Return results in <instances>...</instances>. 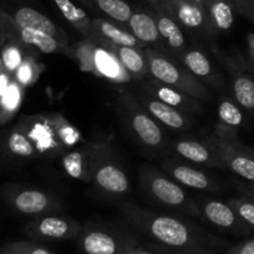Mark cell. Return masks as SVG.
I'll list each match as a JSON object with an SVG mask.
<instances>
[{
    "instance_id": "20",
    "label": "cell",
    "mask_w": 254,
    "mask_h": 254,
    "mask_svg": "<svg viewBox=\"0 0 254 254\" xmlns=\"http://www.w3.org/2000/svg\"><path fill=\"white\" fill-rule=\"evenodd\" d=\"M179 61L207 87H211V88H223L225 87V78L213 67L212 62L208 59L207 55L203 54L201 50H185L179 57Z\"/></svg>"
},
{
    "instance_id": "27",
    "label": "cell",
    "mask_w": 254,
    "mask_h": 254,
    "mask_svg": "<svg viewBox=\"0 0 254 254\" xmlns=\"http://www.w3.org/2000/svg\"><path fill=\"white\" fill-rule=\"evenodd\" d=\"M111 51L116 54L121 64H123L124 68L129 72L133 79L143 81L149 74V64L146 60L145 49H136V47L128 46H117V45H111L107 46Z\"/></svg>"
},
{
    "instance_id": "14",
    "label": "cell",
    "mask_w": 254,
    "mask_h": 254,
    "mask_svg": "<svg viewBox=\"0 0 254 254\" xmlns=\"http://www.w3.org/2000/svg\"><path fill=\"white\" fill-rule=\"evenodd\" d=\"M92 183L107 196L119 197L130 191V183L124 169L112 159L111 151L99 160L94 169Z\"/></svg>"
},
{
    "instance_id": "28",
    "label": "cell",
    "mask_w": 254,
    "mask_h": 254,
    "mask_svg": "<svg viewBox=\"0 0 254 254\" xmlns=\"http://www.w3.org/2000/svg\"><path fill=\"white\" fill-rule=\"evenodd\" d=\"M202 2L216 34L220 35L232 29L236 12H238L236 0H203Z\"/></svg>"
},
{
    "instance_id": "18",
    "label": "cell",
    "mask_w": 254,
    "mask_h": 254,
    "mask_svg": "<svg viewBox=\"0 0 254 254\" xmlns=\"http://www.w3.org/2000/svg\"><path fill=\"white\" fill-rule=\"evenodd\" d=\"M141 89H143V92H146L155 98L160 99L164 103L169 104V106L174 107V108L179 109L184 113L190 114V116L198 114L203 111L202 102L179 91V89L161 83L151 76L143 79Z\"/></svg>"
},
{
    "instance_id": "13",
    "label": "cell",
    "mask_w": 254,
    "mask_h": 254,
    "mask_svg": "<svg viewBox=\"0 0 254 254\" xmlns=\"http://www.w3.org/2000/svg\"><path fill=\"white\" fill-rule=\"evenodd\" d=\"M200 207L201 216L215 227L236 236H247L253 231L240 216L232 206L217 198L200 197L196 200Z\"/></svg>"
},
{
    "instance_id": "7",
    "label": "cell",
    "mask_w": 254,
    "mask_h": 254,
    "mask_svg": "<svg viewBox=\"0 0 254 254\" xmlns=\"http://www.w3.org/2000/svg\"><path fill=\"white\" fill-rule=\"evenodd\" d=\"M16 126L26 133L40 158H55L67 153L57 133L54 114L24 116L19 119Z\"/></svg>"
},
{
    "instance_id": "4",
    "label": "cell",
    "mask_w": 254,
    "mask_h": 254,
    "mask_svg": "<svg viewBox=\"0 0 254 254\" xmlns=\"http://www.w3.org/2000/svg\"><path fill=\"white\" fill-rule=\"evenodd\" d=\"M118 103L127 127L141 145L158 151L166 148L161 126L146 112L138 96L123 91L119 93Z\"/></svg>"
},
{
    "instance_id": "26",
    "label": "cell",
    "mask_w": 254,
    "mask_h": 254,
    "mask_svg": "<svg viewBox=\"0 0 254 254\" xmlns=\"http://www.w3.org/2000/svg\"><path fill=\"white\" fill-rule=\"evenodd\" d=\"M126 26L145 46L154 47V49H156L158 45L163 46L154 12L134 11Z\"/></svg>"
},
{
    "instance_id": "39",
    "label": "cell",
    "mask_w": 254,
    "mask_h": 254,
    "mask_svg": "<svg viewBox=\"0 0 254 254\" xmlns=\"http://www.w3.org/2000/svg\"><path fill=\"white\" fill-rule=\"evenodd\" d=\"M225 254H254V237L227 248Z\"/></svg>"
},
{
    "instance_id": "10",
    "label": "cell",
    "mask_w": 254,
    "mask_h": 254,
    "mask_svg": "<svg viewBox=\"0 0 254 254\" xmlns=\"http://www.w3.org/2000/svg\"><path fill=\"white\" fill-rule=\"evenodd\" d=\"M83 226L64 213L34 217L24 226V233L36 242H55V241L74 240L81 233Z\"/></svg>"
},
{
    "instance_id": "32",
    "label": "cell",
    "mask_w": 254,
    "mask_h": 254,
    "mask_svg": "<svg viewBox=\"0 0 254 254\" xmlns=\"http://www.w3.org/2000/svg\"><path fill=\"white\" fill-rule=\"evenodd\" d=\"M62 16L71 24L73 29L81 32L86 40L92 36V17L72 0H54Z\"/></svg>"
},
{
    "instance_id": "12",
    "label": "cell",
    "mask_w": 254,
    "mask_h": 254,
    "mask_svg": "<svg viewBox=\"0 0 254 254\" xmlns=\"http://www.w3.org/2000/svg\"><path fill=\"white\" fill-rule=\"evenodd\" d=\"M208 139L217 149L223 169H228L243 180L254 184V150L238 140H227L215 135Z\"/></svg>"
},
{
    "instance_id": "17",
    "label": "cell",
    "mask_w": 254,
    "mask_h": 254,
    "mask_svg": "<svg viewBox=\"0 0 254 254\" xmlns=\"http://www.w3.org/2000/svg\"><path fill=\"white\" fill-rule=\"evenodd\" d=\"M163 169L180 185L203 192H217L220 185L208 174L188 163H181L176 159H166Z\"/></svg>"
},
{
    "instance_id": "29",
    "label": "cell",
    "mask_w": 254,
    "mask_h": 254,
    "mask_svg": "<svg viewBox=\"0 0 254 254\" xmlns=\"http://www.w3.org/2000/svg\"><path fill=\"white\" fill-rule=\"evenodd\" d=\"M231 72L233 98L241 108L254 116V71L233 69Z\"/></svg>"
},
{
    "instance_id": "33",
    "label": "cell",
    "mask_w": 254,
    "mask_h": 254,
    "mask_svg": "<svg viewBox=\"0 0 254 254\" xmlns=\"http://www.w3.org/2000/svg\"><path fill=\"white\" fill-rule=\"evenodd\" d=\"M31 51H36V50L26 49L14 40H6L5 45L0 50V60H1L5 69L12 76V78H14L15 71L24 61L25 56Z\"/></svg>"
},
{
    "instance_id": "47",
    "label": "cell",
    "mask_w": 254,
    "mask_h": 254,
    "mask_svg": "<svg viewBox=\"0 0 254 254\" xmlns=\"http://www.w3.org/2000/svg\"><path fill=\"white\" fill-rule=\"evenodd\" d=\"M201 1H203V0H201Z\"/></svg>"
},
{
    "instance_id": "8",
    "label": "cell",
    "mask_w": 254,
    "mask_h": 254,
    "mask_svg": "<svg viewBox=\"0 0 254 254\" xmlns=\"http://www.w3.org/2000/svg\"><path fill=\"white\" fill-rule=\"evenodd\" d=\"M156 7L170 15L185 31L205 37L217 36L201 0H161Z\"/></svg>"
},
{
    "instance_id": "1",
    "label": "cell",
    "mask_w": 254,
    "mask_h": 254,
    "mask_svg": "<svg viewBox=\"0 0 254 254\" xmlns=\"http://www.w3.org/2000/svg\"><path fill=\"white\" fill-rule=\"evenodd\" d=\"M122 215L138 231L156 243L202 254H218L227 250L225 240L179 216L155 212L130 202L119 203Z\"/></svg>"
},
{
    "instance_id": "40",
    "label": "cell",
    "mask_w": 254,
    "mask_h": 254,
    "mask_svg": "<svg viewBox=\"0 0 254 254\" xmlns=\"http://www.w3.org/2000/svg\"><path fill=\"white\" fill-rule=\"evenodd\" d=\"M238 14L254 22V0H236Z\"/></svg>"
},
{
    "instance_id": "35",
    "label": "cell",
    "mask_w": 254,
    "mask_h": 254,
    "mask_svg": "<svg viewBox=\"0 0 254 254\" xmlns=\"http://www.w3.org/2000/svg\"><path fill=\"white\" fill-rule=\"evenodd\" d=\"M54 118L55 123H56L57 133H59V136L61 139L62 144H64V149L68 151L71 149L76 148V145H78L79 141L82 140L81 131L73 124L69 123L64 117L60 116V114H54Z\"/></svg>"
},
{
    "instance_id": "24",
    "label": "cell",
    "mask_w": 254,
    "mask_h": 254,
    "mask_svg": "<svg viewBox=\"0 0 254 254\" xmlns=\"http://www.w3.org/2000/svg\"><path fill=\"white\" fill-rule=\"evenodd\" d=\"M94 76L118 84L128 83L133 79L116 54L101 45H96L94 50Z\"/></svg>"
},
{
    "instance_id": "19",
    "label": "cell",
    "mask_w": 254,
    "mask_h": 254,
    "mask_svg": "<svg viewBox=\"0 0 254 254\" xmlns=\"http://www.w3.org/2000/svg\"><path fill=\"white\" fill-rule=\"evenodd\" d=\"M89 41L101 46H128L136 49H146L148 46L139 41L127 27L119 26L118 22H114L103 17L92 19V36Z\"/></svg>"
},
{
    "instance_id": "34",
    "label": "cell",
    "mask_w": 254,
    "mask_h": 254,
    "mask_svg": "<svg viewBox=\"0 0 254 254\" xmlns=\"http://www.w3.org/2000/svg\"><path fill=\"white\" fill-rule=\"evenodd\" d=\"M35 52L37 51H31L25 56L24 61L14 73L15 81L21 84L25 89L36 83L42 71V64L37 61Z\"/></svg>"
},
{
    "instance_id": "23",
    "label": "cell",
    "mask_w": 254,
    "mask_h": 254,
    "mask_svg": "<svg viewBox=\"0 0 254 254\" xmlns=\"http://www.w3.org/2000/svg\"><path fill=\"white\" fill-rule=\"evenodd\" d=\"M245 116L236 101L221 99L217 109V124L213 135L227 140H238V130L243 126Z\"/></svg>"
},
{
    "instance_id": "25",
    "label": "cell",
    "mask_w": 254,
    "mask_h": 254,
    "mask_svg": "<svg viewBox=\"0 0 254 254\" xmlns=\"http://www.w3.org/2000/svg\"><path fill=\"white\" fill-rule=\"evenodd\" d=\"M1 146L5 155L11 160L31 161L40 158L32 141L16 124L5 133Z\"/></svg>"
},
{
    "instance_id": "5",
    "label": "cell",
    "mask_w": 254,
    "mask_h": 254,
    "mask_svg": "<svg viewBox=\"0 0 254 254\" xmlns=\"http://www.w3.org/2000/svg\"><path fill=\"white\" fill-rule=\"evenodd\" d=\"M2 197L15 212L32 218L49 213H62L66 210V203L61 197L30 186L5 185Z\"/></svg>"
},
{
    "instance_id": "2",
    "label": "cell",
    "mask_w": 254,
    "mask_h": 254,
    "mask_svg": "<svg viewBox=\"0 0 254 254\" xmlns=\"http://www.w3.org/2000/svg\"><path fill=\"white\" fill-rule=\"evenodd\" d=\"M141 190L156 205L191 217H202L200 207L183 185L154 166L144 165L139 171Z\"/></svg>"
},
{
    "instance_id": "37",
    "label": "cell",
    "mask_w": 254,
    "mask_h": 254,
    "mask_svg": "<svg viewBox=\"0 0 254 254\" xmlns=\"http://www.w3.org/2000/svg\"><path fill=\"white\" fill-rule=\"evenodd\" d=\"M0 254H55L36 241H14L0 247Z\"/></svg>"
},
{
    "instance_id": "22",
    "label": "cell",
    "mask_w": 254,
    "mask_h": 254,
    "mask_svg": "<svg viewBox=\"0 0 254 254\" xmlns=\"http://www.w3.org/2000/svg\"><path fill=\"white\" fill-rule=\"evenodd\" d=\"M153 12L156 22H158L163 46L166 49L165 54L179 60L181 54L189 49L188 42H186L185 30L170 15H168L159 7H153Z\"/></svg>"
},
{
    "instance_id": "41",
    "label": "cell",
    "mask_w": 254,
    "mask_h": 254,
    "mask_svg": "<svg viewBox=\"0 0 254 254\" xmlns=\"http://www.w3.org/2000/svg\"><path fill=\"white\" fill-rule=\"evenodd\" d=\"M148 247L150 248L155 254H202V253H196V252H189V251H181V250H175V248L166 247V246L160 245V243H150L148 245Z\"/></svg>"
},
{
    "instance_id": "38",
    "label": "cell",
    "mask_w": 254,
    "mask_h": 254,
    "mask_svg": "<svg viewBox=\"0 0 254 254\" xmlns=\"http://www.w3.org/2000/svg\"><path fill=\"white\" fill-rule=\"evenodd\" d=\"M227 202L232 206L237 215L254 230V201L242 195L238 197L228 198Z\"/></svg>"
},
{
    "instance_id": "21",
    "label": "cell",
    "mask_w": 254,
    "mask_h": 254,
    "mask_svg": "<svg viewBox=\"0 0 254 254\" xmlns=\"http://www.w3.org/2000/svg\"><path fill=\"white\" fill-rule=\"evenodd\" d=\"M7 12H9L20 25H22V26L31 27V29L45 32V34L50 35V36H52L54 39H56L57 41H60L61 44L69 46L68 36L66 35V32H64L59 25L55 24L49 16L42 14L39 10L34 9V7L31 6H24V5H21V6L12 7V9H10Z\"/></svg>"
},
{
    "instance_id": "3",
    "label": "cell",
    "mask_w": 254,
    "mask_h": 254,
    "mask_svg": "<svg viewBox=\"0 0 254 254\" xmlns=\"http://www.w3.org/2000/svg\"><path fill=\"white\" fill-rule=\"evenodd\" d=\"M149 64V74L161 83L179 89L201 102H210V87L193 76L178 59L154 47L144 50Z\"/></svg>"
},
{
    "instance_id": "44",
    "label": "cell",
    "mask_w": 254,
    "mask_h": 254,
    "mask_svg": "<svg viewBox=\"0 0 254 254\" xmlns=\"http://www.w3.org/2000/svg\"><path fill=\"white\" fill-rule=\"evenodd\" d=\"M238 190L242 192V195L247 196L248 198L254 201V184L252 183H242V181H238L237 183Z\"/></svg>"
},
{
    "instance_id": "43",
    "label": "cell",
    "mask_w": 254,
    "mask_h": 254,
    "mask_svg": "<svg viewBox=\"0 0 254 254\" xmlns=\"http://www.w3.org/2000/svg\"><path fill=\"white\" fill-rule=\"evenodd\" d=\"M123 254H155L149 247H144V246L139 245L138 241H135L134 243H131L128 248L126 250V252Z\"/></svg>"
},
{
    "instance_id": "9",
    "label": "cell",
    "mask_w": 254,
    "mask_h": 254,
    "mask_svg": "<svg viewBox=\"0 0 254 254\" xmlns=\"http://www.w3.org/2000/svg\"><path fill=\"white\" fill-rule=\"evenodd\" d=\"M76 240L84 254H123L138 241L129 233L94 225H84Z\"/></svg>"
},
{
    "instance_id": "42",
    "label": "cell",
    "mask_w": 254,
    "mask_h": 254,
    "mask_svg": "<svg viewBox=\"0 0 254 254\" xmlns=\"http://www.w3.org/2000/svg\"><path fill=\"white\" fill-rule=\"evenodd\" d=\"M12 79H14L12 78V76L6 71V69H5L1 60H0V94L7 88V86H9L10 82H11Z\"/></svg>"
},
{
    "instance_id": "6",
    "label": "cell",
    "mask_w": 254,
    "mask_h": 254,
    "mask_svg": "<svg viewBox=\"0 0 254 254\" xmlns=\"http://www.w3.org/2000/svg\"><path fill=\"white\" fill-rule=\"evenodd\" d=\"M0 31L6 40H14L26 49L42 54H61L71 57L72 47L66 46L50 35L20 25L11 15L0 7Z\"/></svg>"
},
{
    "instance_id": "11",
    "label": "cell",
    "mask_w": 254,
    "mask_h": 254,
    "mask_svg": "<svg viewBox=\"0 0 254 254\" xmlns=\"http://www.w3.org/2000/svg\"><path fill=\"white\" fill-rule=\"evenodd\" d=\"M108 151H111L108 140L89 141L64 153L62 155V169L67 176L74 180L91 183L97 164Z\"/></svg>"
},
{
    "instance_id": "15",
    "label": "cell",
    "mask_w": 254,
    "mask_h": 254,
    "mask_svg": "<svg viewBox=\"0 0 254 254\" xmlns=\"http://www.w3.org/2000/svg\"><path fill=\"white\" fill-rule=\"evenodd\" d=\"M138 98L146 112L160 126H164L170 130L188 131L195 126V119L192 118V116L164 103L160 99L155 98L146 92H143L140 96H138Z\"/></svg>"
},
{
    "instance_id": "46",
    "label": "cell",
    "mask_w": 254,
    "mask_h": 254,
    "mask_svg": "<svg viewBox=\"0 0 254 254\" xmlns=\"http://www.w3.org/2000/svg\"><path fill=\"white\" fill-rule=\"evenodd\" d=\"M160 1L161 0H148V2L151 5V7H156L160 4Z\"/></svg>"
},
{
    "instance_id": "45",
    "label": "cell",
    "mask_w": 254,
    "mask_h": 254,
    "mask_svg": "<svg viewBox=\"0 0 254 254\" xmlns=\"http://www.w3.org/2000/svg\"><path fill=\"white\" fill-rule=\"evenodd\" d=\"M5 42H6V37H5L4 35H2V32L0 31V50H1V47L4 46Z\"/></svg>"
},
{
    "instance_id": "31",
    "label": "cell",
    "mask_w": 254,
    "mask_h": 254,
    "mask_svg": "<svg viewBox=\"0 0 254 254\" xmlns=\"http://www.w3.org/2000/svg\"><path fill=\"white\" fill-rule=\"evenodd\" d=\"M25 88L15 79L0 94V127L6 126L19 113L24 101Z\"/></svg>"
},
{
    "instance_id": "30",
    "label": "cell",
    "mask_w": 254,
    "mask_h": 254,
    "mask_svg": "<svg viewBox=\"0 0 254 254\" xmlns=\"http://www.w3.org/2000/svg\"><path fill=\"white\" fill-rule=\"evenodd\" d=\"M84 5L103 14L107 19L127 25L133 15V7L127 0H78Z\"/></svg>"
},
{
    "instance_id": "36",
    "label": "cell",
    "mask_w": 254,
    "mask_h": 254,
    "mask_svg": "<svg viewBox=\"0 0 254 254\" xmlns=\"http://www.w3.org/2000/svg\"><path fill=\"white\" fill-rule=\"evenodd\" d=\"M94 50L96 44L89 40L74 45L72 47L71 57L74 59L78 64L79 68L83 71L94 74Z\"/></svg>"
},
{
    "instance_id": "16",
    "label": "cell",
    "mask_w": 254,
    "mask_h": 254,
    "mask_svg": "<svg viewBox=\"0 0 254 254\" xmlns=\"http://www.w3.org/2000/svg\"><path fill=\"white\" fill-rule=\"evenodd\" d=\"M169 148L176 155L191 164L201 165L203 168L223 169L222 160L218 155L217 149L210 139L202 141L195 139H176L171 141Z\"/></svg>"
}]
</instances>
